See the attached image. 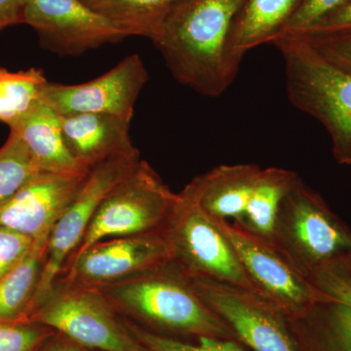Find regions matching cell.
Returning a JSON list of instances; mask_svg holds the SVG:
<instances>
[{"label": "cell", "mask_w": 351, "mask_h": 351, "mask_svg": "<svg viewBox=\"0 0 351 351\" xmlns=\"http://www.w3.org/2000/svg\"><path fill=\"white\" fill-rule=\"evenodd\" d=\"M246 0H182L154 44L178 82L217 98L237 77L228 57L233 23Z\"/></svg>", "instance_id": "1"}, {"label": "cell", "mask_w": 351, "mask_h": 351, "mask_svg": "<svg viewBox=\"0 0 351 351\" xmlns=\"http://www.w3.org/2000/svg\"><path fill=\"white\" fill-rule=\"evenodd\" d=\"M94 289L117 313L154 329L196 338L235 339L232 330L200 299L191 278L172 261L121 282Z\"/></svg>", "instance_id": "2"}, {"label": "cell", "mask_w": 351, "mask_h": 351, "mask_svg": "<svg viewBox=\"0 0 351 351\" xmlns=\"http://www.w3.org/2000/svg\"><path fill=\"white\" fill-rule=\"evenodd\" d=\"M271 44L283 58L289 101L324 126L337 162L351 165V71L297 34H279Z\"/></svg>", "instance_id": "3"}, {"label": "cell", "mask_w": 351, "mask_h": 351, "mask_svg": "<svg viewBox=\"0 0 351 351\" xmlns=\"http://www.w3.org/2000/svg\"><path fill=\"white\" fill-rule=\"evenodd\" d=\"M271 244L307 278L321 265L351 254V230L299 177L281 202Z\"/></svg>", "instance_id": "4"}, {"label": "cell", "mask_w": 351, "mask_h": 351, "mask_svg": "<svg viewBox=\"0 0 351 351\" xmlns=\"http://www.w3.org/2000/svg\"><path fill=\"white\" fill-rule=\"evenodd\" d=\"M177 199L178 193H173L142 159L133 172L101 200L82 243L69 262L103 240L162 232Z\"/></svg>", "instance_id": "5"}, {"label": "cell", "mask_w": 351, "mask_h": 351, "mask_svg": "<svg viewBox=\"0 0 351 351\" xmlns=\"http://www.w3.org/2000/svg\"><path fill=\"white\" fill-rule=\"evenodd\" d=\"M163 232L172 262L189 278L209 279L256 292L230 240L184 189L178 193Z\"/></svg>", "instance_id": "6"}, {"label": "cell", "mask_w": 351, "mask_h": 351, "mask_svg": "<svg viewBox=\"0 0 351 351\" xmlns=\"http://www.w3.org/2000/svg\"><path fill=\"white\" fill-rule=\"evenodd\" d=\"M100 291L56 281L27 321L40 323L86 350L145 351Z\"/></svg>", "instance_id": "7"}, {"label": "cell", "mask_w": 351, "mask_h": 351, "mask_svg": "<svg viewBox=\"0 0 351 351\" xmlns=\"http://www.w3.org/2000/svg\"><path fill=\"white\" fill-rule=\"evenodd\" d=\"M142 160L137 149L113 156L89 171L77 195L55 223L48 239L45 263L27 319L48 299L54 284L82 243L95 212L105 196Z\"/></svg>", "instance_id": "8"}, {"label": "cell", "mask_w": 351, "mask_h": 351, "mask_svg": "<svg viewBox=\"0 0 351 351\" xmlns=\"http://www.w3.org/2000/svg\"><path fill=\"white\" fill-rule=\"evenodd\" d=\"M191 280L204 304L252 351H300L287 316L265 298L230 284Z\"/></svg>", "instance_id": "9"}, {"label": "cell", "mask_w": 351, "mask_h": 351, "mask_svg": "<svg viewBox=\"0 0 351 351\" xmlns=\"http://www.w3.org/2000/svg\"><path fill=\"white\" fill-rule=\"evenodd\" d=\"M213 219L237 252L256 292L288 318L302 315L322 299L319 289L295 269L274 245L230 221Z\"/></svg>", "instance_id": "10"}, {"label": "cell", "mask_w": 351, "mask_h": 351, "mask_svg": "<svg viewBox=\"0 0 351 351\" xmlns=\"http://www.w3.org/2000/svg\"><path fill=\"white\" fill-rule=\"evenodd\" d=\"M171 261L172 254L163 230L115 237L95 243L71 258L56 281L88 288L105 287Z\"/></svg>", "instance_id": "11"}, {"label": "cell", "mask_w": 351, "mask_h": 351, "mask_svg": "<svg viewBox=\"0 0 351 351\" xmlns=\"http://www.w3.org/2000/svg\"><path fill=\"white\" fill-rule=\"evenodd\" d=\"M23 24L38 32L44 48L61 56H78L128 38L82 0H27Z\"/></svg>", "instance_id": "12"}, {"label": "cell", "mask_w": 351, "mask_h": 351, "mask_svg": "<svg viewBox=\"0 0 351 351\" xmlns=\"http://www.w3.org/2000/svg\"><path fill=\"white\" fill-rule=\"evenodd\" d=\"M149 73L142 58L131 54L112 69L80 84L48 83L43 101L60 115L104 113L133 119L136 101Z\"/></svg>", "instance_id": "13"}, {"label": "cell", "mask_w": 351, "mask_h": 351, "mask_svg": "<svg viewBox=\"0 0 351 351\" xmlns=\"http://www.w3.org/2000/svg\"><path fill=\"white\" fill-rule=\"evenodd\" d=\"M88 173H38L0 206V226L36 241L49 237Z\"/></svg>", "instance_id": "14"}, {"label": "cell", "mask_w": 351, "mask_h": 351, "mask_svg": "<svg viewBox=\"0 0 351 351\" xmlns=\"http://www.w3.org/2000/svg\"><path fill=\"white\" fill-rule=\"evenodd\" d=\"M307 279L324 295L302 314L317 325L321 350L351 351V254L321 265Z\"/></svg>", "instance_id": "15"}, {"label": "cell", "mask_w": 351, "mask_h": 351, "mask_svg": "<svg viewBox=\"0 0 351 351\" xmlns=\"http://www.w3.org/2000/svg\"><path fill=\"white\" fill-rule=\"evenodd\" d=\"M61 126L69 152L86 171L135 149L130 136L131 121L121 117L77 113L61 117Z\"/></svg>", "instance_id": "16"}, {"label": "cell", "mask_w": 351, "mask_h": 351, "mask_svg": "<svg viewBox=\"0 0 351 351\" xmlns=\"http://www.w3.org/2000/svg\"><path fill=\"white\" fill-rule=\"evenodd\" d=\"M261 171L257 164L219 165L195 177L184 191L212 219L235 223L243 216Z\"/></svg>", "instance_id": "17"}, {"label": "cell", "mask_w": 351, "mask_h": 351, "mask_svg": "<svg viewBox=\"0 0 351 351\" xmlns=\"http://www.w3.org/2000/svg\"><path fill=\"white\" fill-rule=\"evenodd\" d=\"M9 128L23 141L41 172H89L71 156L62 132L61 117L43 99Z\"/></svg>", "instance_id": "18"}, {"label": "cell", "mask_w": 351, "mask_h": 351, "mask_svg": "<svg viewBox=\"0 0 351 351\" xmlns=\"http://www.w3.org/2000/svg\"><path fill=\"white\" fill-rule=\"evenodd\" d=\"M304 0H246L233 23L228 41L230 66L239 73L245 55L265 43H271Z\"/></svg>", "instance_id": "19"}, {"label": "cell", "mask_w": 351, "mask_h": 351, "mask_svg": "<svg viewBox=\"0 0 351 351\" xmlns=\"http://www.w3.org/2000/svg\"><path fill=\"white\" fill-rule=\"evenodd\" d=\"M298 179L299 176L294 171L277 167L262 169L243 216L233 223L271 243L281 202Z\"/></svg>", "instance_id": "20"}, {"label": "cell", "mask_w": 351, "mask_h": 351, "mask_svg": "<svg viewBox=\"0 0 351 351\" xmlns=\"http://www.w3.org/2000/svg\"><path fill=\"white\" fill-rule=\"evenodd\" d=\"M49 237L36 240L24 260L0 280V321H27L43 274Z\"/></svg>", "instance_id": "21"}, {"label": "cell", "mask_w": 351, "mask_h": 351, "mask_svg": "<svg viewBox=\"0 0 351 351\" xmlns=\"http://www.w3.org/2000/svg\"><path fill=\"white\" fill-rule=\"evenodd\" d=\"M95 12L107 18L127 36L149 38L154 43L164 21L182 0H82Z\"/></svg>", "instance_id": "22"}, {"label": "cell", "mask_w": 351, "mask_h": 351, "mask_svg": "<svg viewBox=\"0 0 351 351\" xmlns=\"http://www.w3.org/2000/svg\"><path fill=\"white\" fill-rule=\"evenodd\" d=\"M49 82L43 69L11 71L0 68V123L10 127L43 100Z\"/></svg>", "instance_id": "23"}, {"label": "cell", "mask_w": 351, "mask_h": 351, "mask_svg": "<svg viewBox=\"0 0 351 351\" xmlns=\"http://www.w3.org/2000/svg\"><path fill=\"white\" fill-rule=\"evenodd\" d=\"M39 172L23 141L10 131L0 147V206Z\"/></svg>", "instance_id": "24"}, {"label": "cell", "mask_w": 351, "mask_h": 351, "mask_svg": "<svg viewBox=\"0 0 351 351\" xmlns=\"http://www.w3.org/2000/svg\"><path fill=\"white\" fill-rule=\"evenodd\" d=\"M124 322L145 351H248L234 339L200 337L197 338V343H186L149 331L132 321L126 320Z\"/></svg>", "instance_id": "25"}, {"label": "cell", "mask_w": 351, "mask_h": 351, "mask_svg": "<svg viewBox=\"0 0 351 351\" xmlns=\"http://www.w3.org/2000/svg\"><path fill=\"white\" fill-rule=\"evenodd\" d=\"M54 332L34 321H0V351H38Z\"/></svg>", "instance_id": "26"}, {"label": "cell", "mask_w": 351, "mask_h": 351, "mask_svg": "<svg viewBox=\"0 0 351 351\" xmlns=\"http://www.w3.org/2000/svg\"><path fill=\"white\" fill-rule=\"evenodd\" d=\"M290 34L301 36L323 57L326 58L328 61L351 71V29L328 32V34H306V32H290Z\"/></svg>", "instance_id": "27"}, {"label": "cell", "mask_w": 351, "mask_h": 351, "mask_svg": "<svg viewBox=\"0 0 351 351\" xmlns=\"http://www.w3.org/2000/svg\"><path fill=\"white\" fill-rule=\"evenodd\" d=\"M36 240L0 226V280L31 252Z\"/></svg>", "instance_id": "28"}, {"label": "cell", "mask_w": 351, "mask_h": 351, "mask_svg": "<svg viewBox=\"0 0 351 351\" xmlns=\"http://www.w3.org/2000/svg\"><path fill=\"white\" fill-rule=\"evenodd\" d=\"M348 1V0H304L299 9L288 21L281 34L302 32L309 29L328 14L336 10Z\"/></svg>", "instance_id": "29"}, {"label": "cell", "mask_w": 351, "mask_h": 351, "mask_svg": "<svg viewBox=\"0 0 351 351\" xmlns=\"http://www.w3.org/2000/svg\"><path fill=\"white\" fill-rule=\"evenodd\" d=\"M351 29V0L339 7L336 10L328 14L319 22L316 23L309 29L302 32L306 34H328V32H336L350 31Z\"/></svg>", "instance_id": "30"}, {"label": "cell", "mask_w": 351, "mask_h": 351, "mask_svg": "<svg viewBox=\"0 0 351 351\" xmlns=\"http://www.w3.org/2000/svg\"><path fill=\"white\" fill-rule=\"evenodd\" d=\"M27 0H0V32L10 25L23 24Z\"/></svg>", "instance_id": "31"}, {"label": "cell", "mask_w": 351, "mask_h": 351, "mask_svg": "<svg viewBox=\"0 0 351 351\" xmlns=\"http://www.w3.org/2000/svg\"><path fill=\"white\" fill-rule=\"evenodd\" d=\"M53 336L46 341L38 351H86V348L73 343L63 335L59 334L56 338Z\"/></svg>", "instance_id": "32"}]
</instances>
